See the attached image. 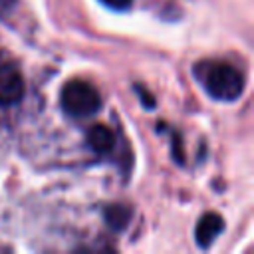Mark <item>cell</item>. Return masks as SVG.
I'll use <instances>...</instances> for the list:
<instances>
[{
  "label": "cell",
  "instance_id": "2",
  "mask_svg": "<svg viewBox=\"0 0 254 254\" xmlns=\"http://www.w3.org/2000/svg\"><path fill=\"white\" fill-rule=\"evenodd\" d=\"M62 107L71 117H89L99 111L101 95L91 83L83 79H71L62 89Z\"/></svg>",
  "mask_w": 254,
  "mask_h": 254
},
{
  "label": "cell",
  "instance_id": "4",
  "mask_svg": "<svg viewBox=\"0 0 254 254\" xmlns=\"http://www.w3.org/2000/svg\"><path fill=\"white\" fill-rule=\"evenodd\" d=\"M224 228V220L218 212H206L198 218L196 222V228H194V238H196V244L200 248H208L214 238L220 234V230Z\"/></svg>",
  "mask_w": 254,
  "mask_h": 254
},
{
  "label": "cell",
  "instance_id": "3",
  "mask_svg": "<svg viewBox=\"0 0 254 254\" xmlns=\"http://www.w3.org/2000/svg\"><path fill=\"white\" fill-rule=\"evenodd\" d=\"M26 83L20 69L12 64H0V103L12 105L24 97Z\"/></svg>",
  "mask_w": 254,
  "mask_h": 254
},
{
  "label": "cell",
  "instance_id": "1",
  "mask_svg": "<svg viewBox=\"0 0 254 254\" xmlns=\"http://www.w3.org/2000/svg\"><path fill=\"white\" fill-rule=\"evenodd\" d=\"M194 75L206 89V93L220 101H234L244 91L242 73L224 62H198Z\"/></svg>",
  "mask_w": 254,
  "mask_h": 254
},
{
  "label": "cell",
  "instance_id": "8",
  "mask_svg": "<svg viewBox=\"0 0 254 254\" xmlns=\"http://www.w3.org/2000/svg\"><path fill=\"white\" fill-rule=\"evenodd\" d=\"M137 91L141 93V101H145V107H149V109H151V107L155 105V101L149 97V93H147L145 89H141V87H137Z\"/></svg>",
  "mask_w": 254,
  "mask_h": 254
},
{
  "label": "cell",
  "instance_id": "5",
  "mask_svg": "<svg viewBox=\"0 0 254 254\" xmlns=\"http://www.w3.org/2000/svg\"><path fill=\"white\" fill-rule=\"evenodd\" d=\"M85 141H87V145L97 155H105V153H109L113 149V133L103 123L91 125L89 131H87V135H85Z\"/></svg>",
  "mask_w": 254,
  "mask_h": 254
},
{
  "label": "cell",
  "instance_id": "7",
  "mask_svg": "<svg viewBox=\"0 0 254 254\" xmlns=\"http://www.w3.org/2000/svg\"><path fill=\"white\" fill-rule=\"evenodd\" d=\"M101 2L113 10H127L131 6V0H101Z\"/></svg>",
  "mask_w": 254,
  "mask_h": 254
},
{
  "label": "cell",
  "instance_id": "6",
  "mask_svg": "<svg viewBox=\"0 0 254 254\" xmlns=\"http://www.w3.org/2000/svg\"><path fill=\"white\" fill-rule=\"evenodd\" d=\"M103 216H105V222H107L109 228L123 230L131 220V206H127V204H109L103 210Z\"/></svg>",
  "mask_w": 254,
  "mask_h": 254
}]
</instances>
